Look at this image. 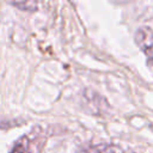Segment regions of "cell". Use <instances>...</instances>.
Masks as SVG:
<instances>
[{"instance_id": "1", "label": "cell", "mask_w": 153, "mask_h": 153, "mask_svg": "<svg viewBox=\"0 0 153 153\" xmlns=\"http://www.w3.org/2000/svg\"><path fill=\"white\" fill-rule=\"evenodd\" d=\"M135 42L143 53L153 48V30L149 26L139 27L135 33Z\"/></svg>"}, {"instance_id": "2", "label": "cell", "mask_w": 153, "mask_h": 153, "mask_svg": "<svg viewBox=\"0 0 153 153\" xmlns=\"http://www.w3.org/2000/svg\"><path fill=\"white\" fill-rule=\"evenodd\" d=\"M11 153H37L33 143L27 137H22L19 141L16 142Z\"/></svg>"}, {"instance_id": "3", "label": "cell", "mask_w": 153, "mask_h": 153, "mask_svg": "<svg viewBox=\"0 0 153 153\" xmlns=\"http://www.w3.org/2000/svg\"><path fill=\"white\" fill-rule=\"evenodd\" d=\"M79 153H115L109 146H90L80 151Z\"/></svg>"}, {"instance_id": "4", "label": "cell", "mask_w": 153, "mask_h": 153, "mask_svg": "<svg viewBox=\"0 0 153 153\" xmlns=\"http://www.w3.org/2000/svg\"><path fill=\"white\" fill-rule=\"evenodd\" d=\"M145 54H146V56H147V65H148L151 72L153 73V48L146 50Z\"/></svg>"}]
</instances>
